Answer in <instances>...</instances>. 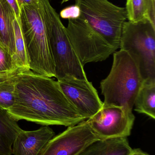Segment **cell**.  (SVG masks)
<instances>
[{
	"label": "cell",
	"instance_id": "cell-19",
	"mask_svg": "<svg viewBox=\"0 0 155 155\" xmlns=\"http://www.w3.org/2000/svg\"><path fill=\"white\" fill-rule=\"evenodd\" d=\"M19 69L13 56L0 45V74L11 73Z\"/></svg>",
	"mask_w": 155,
	"mask_h": 155
},
{
	"label": "cell",
	"instance_id": "cell-12",
	"mask_svg": "<svg viewBox=\"0 0 155 155\" xmlns=\"http://www.w3.org/2000/svg\"><path fill=\"white\" fill-rule=\"evenodd\" d=\"M133 149L126 137H120L97 140L78 155H129Z\"/></svg>",
	"mask_w": 155,
	"mask_h": 155
},
{
	"label": "cell",
	"instance_id": "cell-22",
	"mask_svg": "<svg viewBox=\"0 0 155 155\" xmlns=\"http://www.w3.org/2000/svg\"><path fill=\"white\" fill-rule=\"evenodd\" d=\"M6 1L13 11L16 19L19 20L20 18V8L16 0H6Z\"/></svg>",
	"mask_w": 155,
	"mask_h": 155
},
{
	"label": "cell",
	"instance_id": "cell-6",
	"mask_svg": "<svg viewBox=\"0 0 155 155\" xmlns=\"http://www.w3.org/2000/svg\"><path fill=\"white\" fill-rule=\"evenodd\" d=\"M80 16L110 45L120 48L123 25L127 19L125 7L108 0H75Z\"/></svg>",
	"mask_w": 155,
	"mask_h": 155
},
{
	"label": "cell",
	"instance_id": "cell-10",
	"mask_svg": "<svg viewBox=\"0 0 155 155\" xmlns=\"http://www.w3.org/2000/svg\"><path fill=\"white\" fill-rule=\"evenodd\" d=\"M57 81L69 102L86 120L103 107L97 90L88 79L68 76Z\"/></svg>",
	"mask_w": 155,
	"mask_h": 155
},
{
	"label": "cell",
	"instance_id": "cell-1",
	"mask_svg": "<svg viewBox=\"0 0 155 155\" xmlns=\"http://www.w3.org/2000/svg\"><path fill=\"white\" fill-rule=\"evenodd\" d=\"M14 97L7 112L16 122L68 127L86 120L69 102L57 81L30 70L17 76Z\"/></svg>",
	"mask_w": 155,
	"mask_h": 155
},
{
	"label": "cell",
	"instance_id": "cell-4",
	"mask_svg": "<svg viewBox=\"0 0 155 155\" xmlns=\"http://www.w3.org/2000/svg\"><path fill=\"white\" fill-rule=\"evenodd\" d=\"M19 20L29 69L46 77H55L54 63L38 4L22 5Z\"/></svg>",
	"mask_w": 155,
	"mask_h": 155
},
{
	"label": "cell",
	"instance_id": "cell-20",
	"mask_svg": "<svg viewBox=\"0 0 155 155\" xmlns=\"http://www.w3.org/2000/svg\"><path fill=\"white\" fill-rule=\"evenodd\" d=\"M60 16L63 19H75L80 16V11L76 5L69 6L62 10Z\"/></svg>",
	"mask_w": 155,
	"mask_h": 155
},
{
	"label": "cell",
	"instance_id": "cell-25",
	"mask_svg": "<svg viewBox=\"0 0 155 155\" xmlns=\"http://www.w3.org/2000/svg\"><path fill=\"white\" fill-rule=\"evenodd\" d=\"M69 1H70V0H62V3H63L68 2Z\"/></svg>",
	"mask_w": 155,
	"mask_h": 155
},
{
	"label": "cell",
	"instance_id": "cell-18",
	"mask_svg": "<svg viewBox=\"0 0 155 155\" xmlns=\"http://www.w3.org/2000/svg\"><path fill=\"white\" fill-rule=\"evenodd\" d=\"M150 1L151 0H126L125 8L128 21L136 22L147 18Z\"/></svg>",
	"mask_w": 155,
	"mask_h": 155
},
{
	"label": "cell",
	"instance_id": "cell-5",
	"mask_svg": "<svg viewBox=\"0 0 155 155\" xmlns=\"http://www.w3.org/2000/svg\"><path fill=\"white\" fill-rule=\"evenodd\" d=\"M120 48L134 60L143 81H155V26L147 18L125 22Z\"/></svg>",
	"mask_w": 155,
	"mask_h": 155
},
{
	"label": "cell",
	"instance_id": "cell-2",
	"mask_svg": "<svg viewBox=\"0 0 155 155\" xmlns=\"http://www.w3.org/2000/svg\"><path fill=\"white\" fill-rule=\"evenodd\" d=\"M38 9L45 27L57 80L68 76L87 79L84 66L76 54L59 14L49 0H38Z\"/></svg>",
	"mask_w": 155,
	"mask_h": 155
},
{
	"label": "cell",
	"instance_id": "cell-9",
	"mask_svg": "<svg viewBox=\"0 0 155 155\" xmlns=\"http://www.w3.org/2000/svg\"><path fill=\"white\" fill-rule=\"evenodd\" d=\"M101 140L86 120L68 127L62 133L55 136L38 155H78L88 146Z\"/></svg>",
	"mask_w": 155,
	"mask_h": 155
},
{
	"label": "cell",
	"instance_id": "cell-23",
	"mask_svg": "<svg viewBox=\"0 0 155 155\" xmlns=\"http://www.w3.org/2000/svg\"><path fill=\"white\" fill-rule=\"evenodd\" d=\"M16 2L20 8L22 5H36L38 0H16Z\"/></svg>",
	"mask_w": 155,
	"mask_h": 155
},
{
	"label": "cell",
	"instance_id": "cell-11",
	"mask_svg": "<svg viewBox=\"0 0 155 155\" xmlns=\"http://www.w3.org/2000/svg\"><path fill=\"white\" fill-rule=\"evenodd\" d=\"M55 136V133L48 126H43L33 131L22 129L13 143L12 154L38 155Z\"/></svg>",
	"mask_w": 155,
	"mask_h": 155
},
{
	"label": "cell",
	"instance_id": "cell-21",
	"mask_svg": "<svg viewBox=\"0 0 155 155\" xmlns=\"http://www.w3.org/2000/svg\"><path fill=\"white\" fill-rule=\"evenodd\" d=\"M147 18L155 26V0L150 1Z\"/></svg>",
	"mask_w": 155,
	"mask_h": 155
},
{
	"label": "cell",
	"instance_id": "cell-24",
	"mask_svg": "<svg viewBox=\"0 0 155 155\" xmlns=\"http://www.w3.org/2000/svg\"><path fill=\"white\" fill-rule=\"evenodd\" d=\"M129 155H149L148 154L143 152L140 149H133Z\"/></svg>",
	"mask_w": 155,
	"mask_h": 155
},
{
	"label": "cell",
	"instance_id": "cell-13",
	"mask_svg": "<svg viewBox=\"0 0 155 155\" xmlns=\"http://www.w3.org/2000/svg\"><path fill=\"white\" fill-rule=\"evenodd\" d=\"M15 18L14 12L6 0H0V45L13 58L15 45L13 21Z\"/></svg>",
	"mask_w": 155,
	"mask_h": 155
},
{
	"label": "cell",
	"instance_id": "cell-7",
	"mask_svg": "<svg viewBox=\"0 0 155 155\" xmlns=\"http://www.w3.org/2000/svg\"><path fill=\"white\" fill-rule=\"evenodd\" d=\"M66 30L72 45L83 66L88 63L105 61L116 50L81 16L68 19Z\"/></svg>",
	"mask_w": 155,
	"mask_h": 155
},
{
	"label": "cell",
	"instance_id": "cell-16",
	"mask_svg": "<svg viewBox=\"0 0 155 155\" xmlns=\"http://www.w3.org/2000/svg\"><path fill=\"white\" fill-rule=\"evenodd\" d=\"M24 70L19 69L11 73L0 75V108L8 110L13 104L16 78Z\"/></svg>",
	"mask_w": 155,
	"mask_h": 155
},
{
	"label": "cell",
	"instance_id": "cell-3",
	"mask_svg": "<svg viewBox=\"0 0 155 155\" xmlns=\"http://www.w3.org/2000/svg\"><path fill=\"white\" fill-rule=\"evenodd\" d=\"M143 80L138 65L123 50L113 54L111 71L101 81L103 106H113L133 111L136 98Z\"/></svg>",
	"mask_w": 155,
	"mask_h": 155
},
{
	"label": "cell",
	"instance_id": "cell-15",
	"mask_svg": "<svg viewBox=\"0 0 155 155\" xmlns=\"http://www.w3.org/2000/svg\"><path fill=\"white\" fill-rule=\"evenodd\" d=\"M135 111L155 119V81H144L136 98Z\"/></svg>",
	"mask_w": 155,
	"mask_h": 155
},
{
	"label": "cell",
	"instance_id": "cell-8",
	"mask_svg": "<svg viewBox=\"0 0 155 155\" xmlns=\"http://www.w3.org/2000/svg\"><path fill=\"white\" fill-rule=\"evenodd\" d=\"M135 117L133 111L119 107L103 106L86 121L101 140L130 135Z\"/></svg>",
	"mask_w": 155,
	"mask_h": 155
},
{
	"label": "cell",
	"instance_id": "cell-17",
	"mask_svg": "<svg viewBox=\"0 0 155 155\" xmlns=\"http://www.w3.org/2000/svg\"><path fill=\"white\" fill-rule=\"evenodd\" d=\"M14 32L15 54L14 59L18 68L24 71L30 70L28 55L25 49L23 37L21 31L19 20L16 18L13 21Z\"/></svg>",
	"mask_w": 155,
	"mask_h": 155
},
{
	"label": "cell",
	"instance_id": "cell-26",
	"mask_svg": "<svg viewBox=\"0 0 155 155\" xmlns=\"http://www.w3.org/2000/svg\"><path fill=\"white\" fill-rule=\"evenodd\" d=\"M2 74H0V75H2Z\"/></svg>",
	"mask_w": 155,
	"mask_h": 155
},
{
	"label": "cell",
	"instance_id": "cell-14",
	"mask_svg": "<svg viewBox=\"0 0 155 155\" xmlns=\"http://www.w3.org/2000/svg\"><path fill=\"white\" fill-rule=\"evenodd\" d=\"M22 130L7 110L0 108V155H12L13 143Z\"/></svg>",
	"mask_w": 155,
	"mask_h": 155
}]
</instances>
